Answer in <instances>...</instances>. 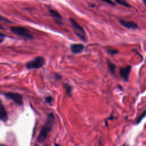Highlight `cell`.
<instances>
[{
	"instance_id": "4",
	"label": "cell",
	"mask_w": 146,
	"mask_h": 146,
	"mask_svg": "<svg viewBox=\"0 0 146 146\" xmlns=\"http://www.w3.org/2000/svg\"><path fill=\"white\" fill-rule=\"evenodd\" d=\"M70 21L72 25L73 29L74 30L75 34L78 36L81 39L85 40H86V33L83 29V28L74 19L71 18L70 19Z\"/></svg>"
},
{
	"instance_id": "22",
	"label": "cell",
	"mask_w": 146,
	"mask_h": 146,
	"mask_svg": "<svg viewBox=\"0 0 146 146\" xmlns=\"http://www.w3.org/2000/svg\"><path fill=\"white\" fill-rule=\"evenodd\" d=\"M145 62H146V60H145Z\"/></svg>"
},
{
	"instance_id": "11",
	"label": "cell",
	"mask_w": 146,
	"mask_h": 146,
	"mask_svg": "<svg viewBox=\"0 0 146 146\" xmlns=\"http://www.w3.org/2000/svg\"><path fill=\"white\" fill-rule=\"evenodd\" d=\"M49 11H50V13L51 14V15L53 17L55 18L56 19H62V16L56 10H54L53 9H51V10H49Z\"/></svg>"
},
{
	"instance_id": "2",
	"label": "cell",
	"mask_w": 146,
	"mask_h": 146,
	"mask_svg": "<svg viewBox=\"0 0 146 146\" xmlns=\"http://www.w3.org/2000/svg\"><path fill=\"white\" fill-rule=\"evenodd\" d=\"M44 59L42 56H37L32 60L26 63V67L28 69L39 68L42 67L44 64Z\"/></svg>"
},
{
	"instance_id": "1",
	"label": "cell",
	"mask_w": 146,
	"mask_h": 146,
	"mask_svg": "<svg viewBox=\"0 0 146 146\" xmlns=\"http://www.w3.org/2000/svg\"><path fill=\"white\" fill-rule=\"evenodd\" d=\"M55 117L52 113H50L47 115V118L45 124L43 125L40 133L39 134L37 141L39 143L43 142L46 139L48 133L51 131L53 124L54 123Z\"/></svg>"
},
{
	"instance_id": "15",
	"label": "cell",
	"mask_w": 146,
	"mask_h": 146,
	"mask_svg": "<svg viewBox=\"0 0 146 146\" xmlns=\"http://www.w3.org/2000/svg\"><path fill=\"white\" fill-rule=\"evenodd\" d=\"M107 52L111 55H115L119 52V51L116 49L108 48H107Z\"/></svg>"
},
{
	"instance_id": "10",
	"label": "cell",
	"mask_w": 146,
	"mask_h": 146,
	"mask_svg": "<svg viewBox=\"0 0 146 146\" xmlns=\"http://www.w3.org/2000/svg\"><path fill=\"white\" fill-rule=\"evenodd\" d=\"M107 64H108L109 71H110V73L112 75H114L115 72V70H116V66H115V64L112 63L108 59H107Z\"/></svg>"
},
{
	"instance_id": "18",
	"label": "cell",
	"mask_w": 146,
	"mask_h": 146,
	"mask_svg": "<svg viewBox=\"0 0 146 146\" xmlns=\"http://www.w3.org/2000/svg\"><path fill=\"white\" fill-rule=\"evenodd\" d=\"M3 38H4V35H3L2 34L0 33V43L3 42Z\"/></svg>"
},
{
	"instance_id": "12",
	"label": "cell",
	"mask_w": 146,
	"mask_h": 146,
	"mask_svg": "<svg viewBox=\"0 0 146 146\" xmlns=\"http://www.w3.org/2000/svg\"><path fill=\"white\" fill-rule=\"evenodd\" d=\"M146 116V109L139 115V116L136 119V123L139 124L141 120Z\"/></svg>"
},
{
	"instance_id": "21",
	"label": "cell",
	"mask_w": 146,
	"mask_h": 146,
	"mask_svg": "<svg viewBox=\"0 0 146 146\" xmlns=\"http://www.w3.org/2000/svg\"><path fill=\"white\" fill-rule=\"evenodd\" d=\"M0 29H2V27L1 26H0Z\"/></svg>"
},
{
	"instance_id": "8",
	"label": "cell",
	"mask_w": 146,
	"mask_h": 146,
	"mask_svg": "<svg viewBox=\"0 0 146 146\" xmlns=\"http://www.w3.org/2000/svg\"><path fill=\"white\" fill-rule=\"evenodd\" d=\"M84 45L81 43H76L73 44L71 46L70 48L71 51L74 54H79L82 52L84 49Z\"/></svg>"
},
{
	"instance_id": "16",
	"label": "cell",
	"mask_w": 146,
	"mask_h": 146,
	"mask_svg": "<svg viewBox=\"0 0 146 146\" xmlns=\"http://www.w3.org/2000/svg\"><path fill=\"white\" fill-rule=\"evenodd\" d=\"M45 100L47 103H48L49 104H51V102H52V98L50 96H48L45 98Z\"/></svg>"
},
{
	"instance_id": "20",
	"label": "cell",
	"mask_w": 146,
	"mask_h": 146,
	"mask_svg": "<svg viewBox=\"0 0 146 146\" xmlns=\"http://www.w3.org/2000/svg\"><path fill=\"white\" fill-rule=\"evenodd\" d=\"M143 2L144 3V5L146 6V0H143Z\"/></svg>"
},
{
	"instance_id": "19",
	"label": "cell",
	"mask_w": 146,
	"mask_h": 146,
	"mask_svg": "<svg viewBox=\"0 0 146 146\" xmlns=\"http://www.w3.org/2000/svg\"><path fill=\"white\" fill-rule=\"evenodd\" d=\"M0 19H1V20H2V21H7H7H7V20H6V19H5V18H3V17H1V15H0Z\"/></svg>"
},
{
	"instance_id": "6",
	"label": "cell",
	"mask_w": 146,
	"mask_h": 146,
	"mask_svg": "<svg viewBox=\"0 0 146 146\" xmlns=\"http://www.w3.org/2000/svg\"><path fill=\"white\" fill-rule=\"evenodd\" d=\"M132 69V66L128 65L125 67L121 68L119 70V74L121 78L124 82H128L129 80V76Z\"/></svg>"
},
{
	"instance_id": "17",
	"label": "cell",
	"mask_w": 146,
	"mask_h": 146,
	"mask_svg": "<svg viewBox=\"0 0 146 146\" xmlns=\"http://www.w3.org/2000/svg\"><path fill=\"white\" fill-rule=\"evenodd\" d=\"M102 1L104 2H106V3H108L110 5H115V3L112 1H111V0H102Z\"/></svg>"
},
{
	"instance_id": "7",
	"label": "cell",
	"mask_w": 146,
	"mask_h": 146,
	"mask_svg": "<svg viewBox=\"0 0 146 146\" xmlns=\"http://www.w3.org/2000/svg\"><path fill=\"white\" fill-rule=\"evenodd\" d=\"M120 23L124 27L128 29H136L138 26L135 22L132 21H125L124 20H119Z\"/></svg>"
},
{
	"instance_id": "5",
	"label": "cell",
	"mask_w": 146,
	"mask_h": 146,
	"mask_svg": "<svg viewBox=\"0 0 146 146\" xmlns=\"http://www.w3.org/2000/svg\"><path fill=\"white\" fill-rule=\"evenodd\" d=\"M4 95L6 98L12 100L18 105L22 106L23 104L22 96L21 94L14 92H7L4 93Z\"/></svg>"
},
{
	"instance_id": "9",
	"label": "cell",
	"mask_w": 146,
	"mask_h": 146,
	"mask_svg": "<svg viewBox=\"0 0 146 146\" xmlns=\"http://www.w3.org/2000/svg\"><path fill=\"white\" fill-rule=\"evenodd\" d=\"M7 113L0 99V119H1L3 121H6L7 120Z\"/></svg>"
},
{
	"instance_id": "13",
	"label": "cell",
	"mask_w": 146,
	"mask_h": 146,
	"mask_svg": "<svg viewBox=\"0 0 146 146\" xmlns=\"http://www.w3.org/2000/svg\"><path fill=\"white\" fill-rule=\"evenodd\" d=\"M65 88H66V94H67L68 96H71L72 94V87L71 86L68 84H65Z\"/></svg>"
},
{
	"instance_id": "3",
	"label": "cell",
	"mask_w": 146,
	"mask_h": 146,
	"mask_svg": "<svg viewBox=\"0 0 146 146\" xmlns=\"http://www.w3.org/2000/svg\"><path fill=\"white\" fill-rule=\"evenodd\" d=\"M10 30L13 33L18 35H19L21 36L24 37L27 39L33 38V36L29 33V31L24 27H18V26H13L10 28Z\"/></svg>"
},
{
	"instance_id": "14",
	"label": "cell",
	"mask_w": 146,
	"mask_h": 146,
	"mask_svg": "<svg viewBox=\"0 0 146 146\" xmlns=\"http://www.w3.org/2000/svg\"><path fill=\"white\" fill-rule=\"evenodd\" d=\"M116 2H117V3L123 5L124 6H126V7H130V5L125 1V0H115Z\"/></svg>"
}]
</instances>
